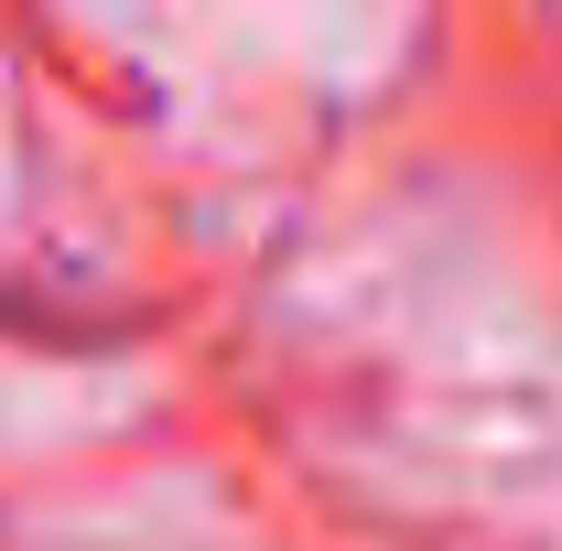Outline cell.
Listing matches in <instances>:
<instances>
[{
    "instance_id": "cell-1",
    "label": "cell",
    "mask_w": 562,
    "mask_h": 551,
    "mask_svg": "<svg viewBox=\"0 0 562 551\" xmlns=\"http://www.w3.org/2000/svg\"><path fill=\"white\" fill-rule=\"evenodd\" d=\"M0 314H11V292H0Z\"/></svg>"
}]
</instances>
